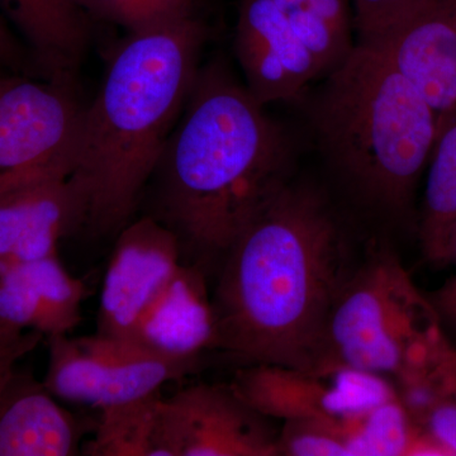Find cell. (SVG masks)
<instances>
[{"instance_id":"6da1fadb","label":"cell","mask_w":456,"mask_h":456,"mask_svg":"<svg viewBox=\"0 0 456 456\" xmlns=\"http://www.w3.org/2000/svg\"><path fill=\"white\" fill-rule=\"evenodd\" d=\"M355 268L325 198L288 183L216 273L212 350L242 365L316 367L332 307Z\"/></svg>"},{"instance_id":"7a4b0ae2","label":"cell","mask_w":456,"mask_h":456,"mask_svg":"<svg viewBox=\"0 0 456 456\" xmlns=\"http://www.w3.org/2000/svg\"><path fill=\"white\" fill-rule=\"evenodd\" d=\"M290 147L222 62L198 71L143 197L208 277L240 233L290 182ZM143 200V198H142Z\"/></svg>"},{"instance_id":"3957f363","label":"cell","mask_w":456,"mask_h":456,"mask_svg":"<svg viewBox=\"0 0 456 456\" xmlns=\"http://www.w3.org/2000/svg\"><path fill=\"white\" fill-rule=\"evenodd\" d=\"M183 18L128 35L86 106L82 152L71 180L86 202L93 236H117L140 208L164 147L184 110L207 38Z\"/></svg>"},{"instance_id":"277c9868","label":"cell","mask_w":456,"mask_h":456,"mask_svg":"<svg viewBox=\"0 0 456 456\" xmlns=\"http://www.w3.org/2000/svg\"><path fill=\"white\" fill-rule=\"evenodd\" d=\"M318 142L356 200L407 217L439 140L428 102L379 51L356 45L330 71L314 108Z\"/></svg>"},{"instance_id":"5b68a950","label":"cell","mask_w":456,"mask_h":456,"mask_svg":"<svg viewBox=\"0 0 456 456\" xmlns=\"http://www.w3.org/2000/svg\"><path fill=\"white\" fill-rule=\"evenodd\" d=\"M454 349L428 297L398 255L380 246L336 299L317 365L379 375L397 391L430 389L443 380Z\"/></svg>"},{"instance_id":"8992f818","label":"cell","mask_w":456,"mask_h":456,"mask_svg":"<svg viewBox=\"0 0 456 456\" xmlns=\"http://www.w3.org/2000/svg\"><path fill=\"white\" fill-rule=\"evenodd\" d=\"M86 106L75 80L0 70V194L71 178Z\"/></svg>"},{"instance_id":"52a82bcc","label":"cell","mask_w":456,"mask_h":456,"mask_svg":"<svg viewBox=\"0 0 456 456\" xmlns=\"http://www.w3.org/2000/svg\"><path fill=\"white\" fill-rule=\"evenodd\" d=\"M47 340L46 388L57 399L99 410L161 391L164 384L196 373L203 360L170 358L99 332Z\"/></svg>"},{"instance_id":"ba28073f","label":"cell","mask_w":456,"mask_h":456,"mask_svg":"<svg viewBox=\"0 0 456 456\" xmlns=\"http://www.w3.org/2000/svg\"><path fill=\"white\" fill-rule=\"evenodd\" d=\"M116 237L99 299L97 332L134 342L170 298L188 263L175 233L151 216L132 220Z\"/></svg>"},{"instance_id":"9c48e42d","label":"cell","mask_w":456,"mask_h":456,"mask_svg":"<svg viewBox=\"0 0 456 456\" xmlns=\"http://www.w3.org/2000/svg\"><path fill=\"white\" fill-rule=\"evenodd\" d=\"M231 387L261 415L283 422L297 419L349 422L398 397L391 380L335 364L310 369L242 365Z\"/></svg>"},{"instance_id":"30bf717a","label":"cell","mask_w":456,"mask_h":456,"mask_svg":"<svg viewBox=\"0 0 456 456\" xmlns=\"http://www.w3.org/2000/svg\"><path fill=\"white\" fill-rule=\"evenodd\" d=\"M167 456H281L272 419L231 384H194L161 403Z\"/></svg>"},{"instance_id":"8fae6325","label":"cell","mask_w":456,"mask_h":456,"mask_svg":"<svg viewBox=\"0 0 456 456\" xmlns=\"http://www.w3.org/2000/svg\"><path fill=\"white\" fill-rule=\"evenodd\" d=\"M360 45L379 51L421 92L443 134L456 118V0H416L388 31Z\"/></svg>"},{"instance_id":"7c38bea8","label":"cell","mask_w":456,"mask_h":456,"mask_svg":"<svg viewBox=\"0 0 456 456\" xmlns=\"http://www.w3.org/2000/svg\"><path fill=\"white\" fill-rule=\"evenodd\" d=\"M235 51L246 88L263 106L298 97L322 74L274 0H241Z\"/></svg>"},{"instance_id":"4fadbf2b","label":"cell","mask_w":456,"mask_h":456,"mask_svg":"<svg viewBox=\"0 0 456 456\" xmlns=\"http://www.w3.org/2000/svg\"><path fill=\"white\" fill-rule=\"evenodd\" d=\"M86 222V198L71 178L0 194V263L55 256L59 242Z\"/></svg>"},{"instance_id":"5bb4252c","label":"cell","mask_w":456,"mask_h":456,"mask_svg":"<svg viewBox=\"0 0 456 456\" xmlns=\"http://www.w3.org/2000/svg\"><path fill=\"white\" fill-rule=\"evenodd\" d=\"M86 296V284L59 255L0 263V320L45 338L70 334L82 322Z\"/></svg>"},{"instance_id":"9a60e30c","label":"cell","mask_w":456,"mask_h":456,"mask_svg":"<svg viewBox=\"0 0 456 456\" xmlns=\"http://www.w3.org/2000/svg\"><path fill=\"white\" fill-rule=\"evenodd\" d=\"M29 371L14 370L0 393V456L82 455L79 419Z\"/></svg>"},{"instance_id":"2e32d148","label":"cell","mask_w":456,"mask_h":456,"mask_svg":"<svg viewBox=\"0 0 456 456\" xmlns=\"http://www.w3.org/2000/svg\"><path fill=\"white\" fill-rule=\"evenodd\" d=\"M0 14L31 51L47 79H77L90 40V17L77 0H0Z\"/></svg>"},{"instance_id":"e0dca14e","label":"cell","mask_w":456,"mask_h":456,"mask_svg":"<svg viewBox=\"0 0 456 456\" xmlns=\"http://www.w3.org/2000/svg\"><path fill=\"white\" fill-rule=\"evenodd\" d=\"M161 391L125 403L101 408L94 436L82 455L167 456L161 425Z\"/></svg>"},{"instance_id":"ac0fdd59","label":"cell","mask_w":456,"mask_h":456,"mask_svg":"<svg viewBox=\"0 0 456 456\" xmlns=\"http://www.w3.org/2000/svg\"><path fill=\"white\" fill-rule=\"evenodd\" d=\"M456 220V118L440 134L431 155L419 241L426 259L440 264L444 242Z\"/></svg>"},{"instance_id":"d6986e66","label":"cell","mask_w":456,"mask_h":456,"mask_svg":"<svg viewBox=\"0 0 456 456\" xmlns=\"http://www.w3.org/2000/svg\"><path fill=\"white\" fill-rule=\"evenodd\" d=\"M365 415L349 422L288 419L279 431V452L285 456H356Z\"/></svg>"},{"instance_id":"ffe728a7","label":"cell","mask_w":456,"mask_h":456,"mask_svg":"<svg viewBox=\"0 0 456 456\" xmlns=\"http://www.w3.org/2000/svg\"><path fill=\"white\" fill-rule=\"evenodd\" d=\"M196 0H77L90 18L121 26L128 35L193 16Z\"/></svg>"},{"instance_id":"44dd1931","label":"cell","mask_w":456,"mask_h":456,"mask_svg":"<svg viewBox=\"0 0 456 456\" xmlns=\"http://www.w3.org/2000/svg\"><path fill=\"white\" fill-rule=\"evenodd\" d=\"M417 424L439 444L446 455H456V386H450L432 399Z\"/></svg>"},{"instance_id":"7402d4cb","label":"cell","mask_w":456,"mask_h":456,"mask_svg":"<svg viewBox=\"0 0 456 456\" xmlns=\"http://www.w3.org/2000/svg\"><path fill=\"white\" fill-rule=\"evenodd\" d=\"M360 44H369L403 16L416 0H354Z\"/></svg>"},{"instance_id":"603a6c76","label":"cell","mask_w":456,"mask_h":456,"mask_svg":"<svg viewBox=\"0 0 456 456\" xmlns=\"http://www.w3.org/2000/svg\"><path fill=\"white\" fill-rule=\"evenodd\" d=\"M45 336L0 320V393L17 369L18 362L32 353Z\"/></svg>"},{"instance_id":"cb8c5ba5","label":"cell","mask_w":456,"mask_h":456,"mask_svg":"<svg viewBox=\"0 0 456 456\" xmlns=\"http://www.w3.org/2000/svg\"><path fill=\"white\" fill-rule=\"evenodd\" d=\"M0 70L41 77L31 51L2 14H0Z\"/></svg>"},{"instance_id":"d4e9b609","label":"cell","mask_w":456,"mask_h":456,"mask_svg":"<svg viewBox=\"0 0 456 456\" xmlns=\"http://www.w3.org/2000/svg\"><path fill=\"white\" fill-rule=\"evenodd\" d=\"M428 297L443 323H448L456 330V275Z\"/></svg>"},{"instance_id":"484cf974","label":"cell","mask_w":456,"mask_h":456,"mask_svg":"<svg viewBox=\"0 0 456 456\" xmlns=\"http://www.w3.org/2000/svg\"><path fill=\"white\" fill-rule=\"evenodd\" d=\"M440 264H455L456 265V220L450 227L448 236L444 242Z\"/></svg>"},{"instance_id":"4316f807","label":"cell","mask_w":456,"mask_h":456,"mask_svg":"<svg viewBox=\"0 0 456 456\" xmlns=\"http://www.w3.org/2000/svg\"><path fill=\"white\" fill-rule=\"evenodd\" d=\"M308 0H274L275 4L278 5L284 13L296 11V9L303 8L307 4Z\"/></svg>"},{"instance_id":"83f0119b","label":"cell","mask_w":456,"mask_h":456,"mask_svg":"<svg viewBox=\"0 0 456 456\" xmlns=\"http://www.w3.org/2000/svg\"><path fill=\"white\" fill-rule=\"evenodd\" d=\"M450 383L456 384V349L452 351L448 365Z\"/></svg>"}]
</instances>
